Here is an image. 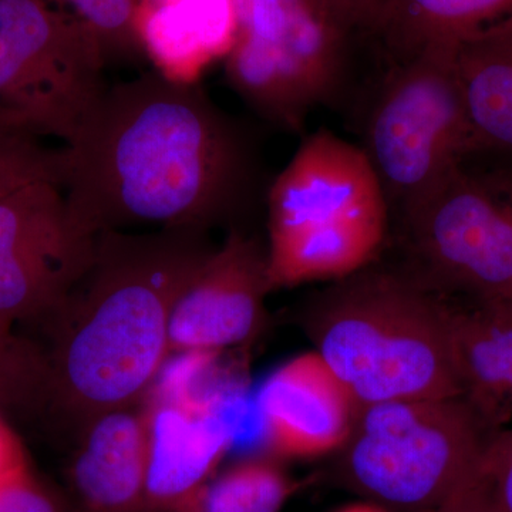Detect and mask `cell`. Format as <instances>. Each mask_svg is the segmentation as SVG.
<instances>
[{"mask_svg": "<svg viewBox=\"0 0 512 512\" xmlns=\"http://www.w3.org/2000/svg\"><path fill=\"white\" fill-rule=\"evenodd\" d=\"M60 148L70 220L90 237L237 228L268 190L247 124L200 83L173 82L154 70L107 84Z\"/></svg>", "mask_w": 512, "mask_h": 512, "instance_id": "obj_1", "label": "cell"}, {"mask_svg": "<svg viewBox=\"0 0 512 512\" xmlns=\"http://www.w3.org/2000/svg\"><path fill=\"white\" fill-rule=\"evenodd\" d=\"M215 248L204 229L97 234L86 272L50 316L46 403L80 431L144 399L171 356L175 302Z\"/></svg>", "mask_w": 512, "mask_h": 512, "instance_id": "obj_2", "label": "cell"}, {"mask_svg": "<svg viewBox=\"0 0 512 512\" xmlns=\"http://www.w3.org/2000/svg\"><path fill=\"white\" fill-rule=\"evenodd\" d=\"M306 330L359 407L461 396L451 306L413 274L366 266L319 293Z\"/></svg>", "mask_w": 512, "mask_h": 512, "instance_id": "obj_3", "label": "cell"}, {"mask_svg": "<svg viewBox=\"0 0 512 512\" xmlns=\"http://www.w3.org/2000/svg\"><path fill=\"white\" fill-rule=\"evenodd\" d=\"M265 202L272 291L362 271L389 229V205L365 151L328 130L302 141Z\"/></svg>", "mask_w": 512, "mask_h": 512, "instance_id": "obj_4", "label": "cell"}, {"mask_svg": "<svg viewBox=\"0 0 512 512\" xmlns=\"http://www.w3.org/2000/svg\"><path fill=\"white\" fill-rule=\"evenodd\" d=\"M495 433L461 396L377 403L357 409L336 453L353 490L397 510L427 512L476 476Z\"/></svg>", "mask_w": 512, "mask_h": 512, "instance_id": "obj_5", "label": "cell"}, {"mask_svg": "<svg viewBox=\"0 0 512 512\" xmlns=\"http://www.w3.org/2000/svg\"><path fill=\"white\" fill-rule=\"evenodd\" d=\"M237 35L225 57L232 89L256 114L301 130L346 82L353 30L328 0H235Z\"/></svg>", "mask_w": 512, "mask_h": 512, "instance_id": "obj_6", "label": "cell"}, {"mask_svg": "<svg viewBox=\"0 0 512 512\" xmlns=\"http://www.w3.org/2000/svg\"><path fill=\"white\" fill-rule=\"evenodd\" d=\"M456 45L433 43L399 56L367 117L362 150L399 218L454 165L477 153L458 84Z\"/></svg>", "mask_w": 512, "mask_h": 512, "instance_id": "obj_7", "label": "cell"}, {"mask_svg": "<svg viewBox=\"0 0 512 512\" xmlns=\"http://www.w3.org/2000/svg\"><path fill=\"white\" fill-rule=\"evenodd\" d=\"M414 276L470 302L512 296V168H478L470 154L402 217Z\"/></svg>", "mask_w": 512, "mask_h": 512, "instance_id": "obj_8", "label": "cell"}, {"mask_svg": "<svg viewBox=\"0 0 512 512\" xmlns=\"http://www.w3.org/2000/svg\"><path fill=\"white\" fill-rule=\"evenodd\" d=\"M107 62L79 20L45 0H0V106L66 143L107 87Z\"/></svg>", "mask_w": 512, "mask_h": 512, "instance_id": "obj_9", "label": "cell"}, {"mask_svg": "<svg viewBox=\"0 0 512 512\" xmlns=\"http://www.w3.org/2000/svg\"><path fill=\"white\" fill-rule=\"evenodd\" d=\"M94 238L74 227L62 185L40 181L0 201V332L50 318L93 258Z\"/></svg>", "mask_w": 512, "mask_h": 512, "instance_id": "obj_10", "label": "cell"}, {"mask_svg": "<svg viewBox=\"0 0 512 512\" xmlns=\"http://www.w3.org/2000/svg\"><path fill=\"white\" fill-rule=\"evenodd\" d=\"M271 291L265 245L241 228L229 229L175 302L171 355L221 353L248 342L264 325Z\"/></svg>", "mask_w": 512, "mask_h": 512, "instance_id": "obj_11", "label": "cell"}, {"mask_svg": "<svg viewBox=\"0 0 512 512\" xmlns=\"http://www.w3.org/2000/svg\"><path fill=\"white\" fill-rule=\"evenodd\" d=\"M262 437L272 453L309 458L336 453L348 440L357 404L316 352L278 367L256 397Z\"/></svg>", "mask_w": 512, "mask_h": 512, "instance_id": "obj_12", "label": "cell"}, {"mask_svg": "<svg viewBox=\"0 0 512 512\" xmlns=\"http://www.w3.org/2000/svg\"><path fill=\"white\" fill-rule=\"evenodd\" d=\"M220 394H147V507L173 511L211 476L235 443V430L218 412Z\"/></svg>", "mask_w": 512, "mask_h": 512, "instance_id": "obj_13", "label": "cell"}, {"mask_svg": "<svg viewBox=\"0 0 512 512\" xmlns=\"http://www.w3.org/2000/svg\"><path fill=\"white\" fill-rule=\"evenodd\" d=\"M134 30L154 72L200 83L234 45L237 6L235 0H136Z\"/></svg>", "mask_w": 512, "mask_h": 512, "instance_id": "obj_14", "label": "cell"}, {"mask_svg": "<svg viewBox=\"0 0 512 512\" xmlns=\"http://www.w3.org/2000/svg\"><path fill=\"white\" fill-rule=\"evenodd\" d=\"M72 477L92 512L147 508L148 443L143 407L127 406L93 417L79 431Z\"/></svg>", "mask_w": 512, "mask_h": 512, "instance_id": "obj_15", "label": "cell"}, {"mask_svg": "<svg viewBox=\"0 0 512 512\" xmlns=\"http://www.w3.org/2000/svg\"><path fill=\"white\" fill-rule=\"evenodd\" d=\"M451 349L461 397L485 423L512 426V308L505 302L451 306Z\"/></svg>", "mask_w": 512, "mask_h": 512, "instance_id": "obj_16", "label": "cell"}, {"mask_svg": "<svg viewBox=\"0 0 512 512\" xmlns=\"http://www.w3.org/2000/svg\"><path fill=\"white\" fill-rule=\"evenodd\" d=\"M456 72L477 151L512 156V18L460 40Z\"/></svg>", "mask_w": 512, "mask_h": 512, "instance_id": "obj_17", "label": "cell"}, {"mask_svg": "<svg viewBox=\"0 0 512 512\" xmlns=\"http://www.w3.org/2000/svg\"><path fill=\"white\" fill-rule=\"evenodd\" d=\"M512 18V0H377L370 32L399 56L433 43H458Z\"/></svg>", "mask_w": 512, "mask_h": 512, "instance_id": "obj_18", "label": "cell"}, {"mask_svg": "<svg viewBox=\"0 0 512 512\" xmlns=\"http://www.w3.org/2000/svg\"><path fill=\"white\" fill-rule=\"evenodd\" d=\"M291 493L274 464L249 460L205 481L175 512H279Z\"/></svg>", "mask_w": 512, "mask_h": 512, "instance_id": "obj_19", "label": "cell"}, {"mask_svg": "<svg viewBox=\"0 0 512 512\" xmlns=\"http://www.w3.org/2000/svg\"><path fill=\"white\" fill-rule=\"evenodd\" d=\"M89 30L103 49L107 66L146 59L134 30L136 0H45Z\"/></svg>", "mask_w": 512, "mask_h": 512, "instance_id": "obj_20", "label": "cell"}, {"mask_svg": "<svg viewBox=\"0 0 512 512\" xmlns=\"http://www.w3.org/2000/svg\"><path fill=\"white\" fill-rule=\"evenodd\" d=\"M40 181L62 185V148L47 147L25 127H0V201Z\"/></svg>", "mask_w": 512, "mask_h": 512, "instance_id": "obj_21", "label": "cell"}, {"mask_svg": "<svg viewBox=\"0 0 512 512\" xmlns=\"http://www.w3.org/2000/svg\"><path fill=\"white\" fill-rule=\"evenodd\" d=\"M47 376L46 357L0 332V410L46 403Z\"/></svg>", "mask_w": 512, "mask_h": 512, "instance_id": "obj_22", "label": "cell"}, {"mask_svg": "<svg viewBox=\"0 0 512 512\" xmlns=\"http://www.w3.org/2000/svg\"><path fill=\"white\" fill-rule=\"evenodd\" d=\"M483 474L503 512H512V426L495 433L485 451Z\"/></svg>", "mask_w": 512, "mask_h": 512, "instance_id": "obj_23", "label": "cell"}, {"mask_svg": "<svg viewBox=\"0 0 512 512\" xmlns=\"http://www.w3.org/2000/svg\"><path fill=\"white\" fill-rule=\"evenodd\" d=\"M0 512H59L25 468L0 483Z\"/></svg>", "mask_w": 512, "mask_h": 512, "instance_id": "obj_24", "label": "cell"}, {"mask_svg": "<svg viewBox=\"0 0 512 512\" xmlns=\"http://www.w3.org/2000/svg\"><path fill=\"white\" fill-rule=\"evenodd\" d=\"M427 512H503L495 501L490 484L483 474V466L476 476L467 481L443 504Z\"/></svg>", "mask_w": 512, "mask_h": 512, "instance_id": "obj_25", "label": "cell"}, {"mask_svg": "<svg viewBox=\"0 0 512 512\" xmlns=\"http://www.w3.org/2000/svg\"><path fill=\"white\" fill-rule=\"evenodd\" d=\"M340 19L355 30H372L377 0H328Z\"/></svg>", "mask_w": 512, "mask_h": 512, "instance_id": "obj_26", "label": "cell"}, {"mask_svg": "<svg viewBox=\"0 0 512 512\" xmlns=\"http://www.w3.org/2000/svg\"><path fill=\"white\" fill-rule=\"evenodd\" d=\"M23 468H25V464H23L22 451H20L18 441L10 433L5 423L0 420V483Z\"/></svg>", "mask_w": 512, "mask_h": 512, "instance_id": "obj_27", "label": "cell"}, {"mask_svg": "<svg viewBox=\"0 0 512 512\" xmlns=\"http://www.w3.org/2000/svg\"><path fill=\"white\" fill-rule=\"evenodd\" d=\"M0 127H25L32 130L28 121L23 119L22 116H19V114L13 113L12 110L5 109V107L2 106H0Z\"/></svg>", "mask_w": 512, "mask_h": 512, "instance_id": "obj_28", "label": "cell"}, {"mask_svg": "<svg viewBox=\"0 0 512 512\" xmlns=\"http://www.w3.org/2000/svg\"><path fill=\"white\" fill-rule=\"evenodd\" d=\"M340 512H389L384 510L383 507H379V505L372 504H356L350 505V507L343 508Z\"/></svg>", "mask_w": 512, "mask_h": 512, "instance_id": "obj_29", "label": "cell"}, {"mask_svg": "<svg viewBox=\"0 0 512 512\" xmlns=\"http://www.w3.org/2000/svg\"><path fill=\"white\" fill-rule=\"evenodd\" d=\"M504 302H505V303H508V305H510V306H511V308H512V296H511V298H510V299H508V301H504Z\"/></svg>", "mask_w": 512, "mask_h": 512, "instance_id": "obj_30", "label": "cell"}]
</instances>
